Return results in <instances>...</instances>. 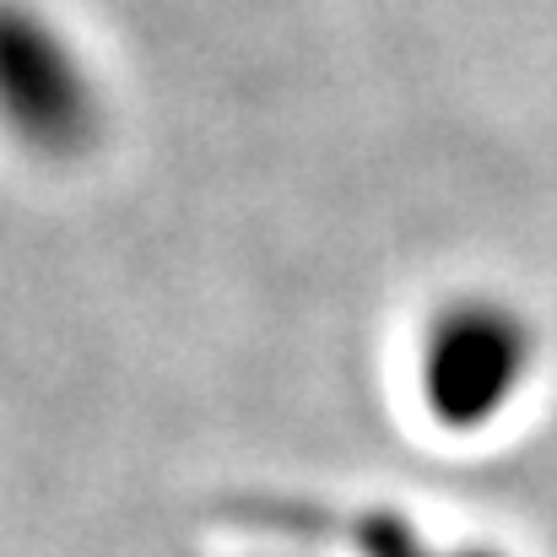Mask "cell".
Listing matches in <instances>:
<instances>
[{
    "instance_id": "6da1fadb",
    "label": "cell",
    "mask_w": 557,
    "mask_h": 557,
    "mask_svg": "<svg viewBox=\"0 0 557 557\" xmlns=\"http://www.w3.org/2000/svg\"><path fill=\"white\" fill-rule=\"evenodd\" d=\"M0 120L33 152H82L98 131V87L82 54L33 5H0Z\"/></svg>"
},
{
    "instance_id": "7a4b0ae2",
    "label": "cell",
    "mask_w": 557,
    "mask_h": 557,
    "mask_svg": "<svg viewBox=\"0 0 557 557\" xmlns=\"http://www.w3.org/2000/svg\"><path fill=\"white\" fill-rule=\"evenodd\" d=\"M531 358L525 325L498 304H460L428 342V395L449 422L493 417Z\"/></svg>"
}]
</instances>
